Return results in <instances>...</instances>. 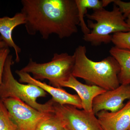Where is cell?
<instances>
[{
	"label": "cell",
	"instance_id": "obj_15",
	"mask_svg": "<svg viewBox=\"0 0 130 130\" xmlns=\"http://www.w3.org/2000/svg\"><path fill=\"white\" fill-rule=\"evenodd\" d=\"M66 128L65 123L55 113L39 124L36 130H62Z\"/></svg>",
	"mask_w": 130,
	"mask_h": 130
},
{
	"label": "cell",
	"instance_id": "obj_4",
	"mask_svg": "<svg viewBox=\"0 0 130 130\" xmlns=\"http://www.w3.org/2000/svg\"><path fill=\"white\" fill-rule=\"evenodd\" d=\"M86 16L89 19L96 22L88 20V27L92 30L89 34L84 35L83 39L93 46L111 42L112 36L110 35L112 33L130 31L125 19L115 5L112 11L103 8L94 10L93 13H87Z\"/></svg>",
	"mask_w": 130,
	"mask_h": 130
},
{
	"label": "cell",
	"instance_id": "obj_14",
	"mask_svg": "<svg viewBox=\"0 0 130 130\" xmlns=\"http://www.w3.org/2000/svg\"><path fill=\"white\" fill-rule=\"evenodd\" d=\"M78 10L79 20V25L84 35H87L90 32L84 19V15L87 14V9H93V10L104 8L102 1L99 0H75Z\"/></svg>",
	"mask_w": 130,
	"mask_h": 130
},
{
	"label": "cell",
	"instance_id": "obj_21",
	"mask_svg": "<svg viewBox=\"0 0 130 130\" xmlns=\"http://www.w3.org/2000/svg\"><path fill=\"white\" fill-rule=\"evenodd\" d=\"M126 19H127L126 20V22L128 24V25H129L130 28V14L128 15Z\"/></svg>",
	"mask_w": 130,
	"mask_h": 130
},
{
	"label": "cell",
	"instance_id": "obj_13",
	"mask_svg": "<svg viewBox=\"0 0 130 130\" xmlns=\"http://www.w3.org/2000/svg\"><path fill=\"white\" fill-rule=\"evenodd\" d=\"M111 56L117 61L120 67L118 77L120 84H130V51L112 47L109 50Z\"/></svg>",
	"mask_w": 130,
	"mask_h": 130
},
{
	"label": "cell",
	"instance_id": "obj_3",
	"mask_svg": "<svg viewBox=\"0 0 130 130\" xmlns=\"http://www.w3.org/2000/svg\"><path fill=\"white\" fill-rule=\"evenodd\" d=\"M12 58V56L9 55L6 60L2 82L0 85V100L18 98L40 112H54L52 99L44 104L37 101L39 98L46 96L47 93L46 91L34 85L23 84L15 79L11 70L13 63Z\"/></svg>",
	"mask_w": 130,
	"mask_h": 130
},
{
	"label": "cell",
	"instance_id": "obj_12",
	"mask_svg": "<svg viewBox=\"0 0 130 130\" xmlns=\"http://www.w3.org/2000/svg\"><path fill=\"white\" fill-rule=\"evenodd\" d=\"M25 23V17L21 12L17 13L11 18L7 16L0 18L1 36L8 47L14 49L16 55L15 61L17 63L20 61L19 54L21 53V49L13 39V31L17 26Z\"/></svg>",
	"mask_w": 130,
	"mask_h": 130
},
{
	"label": "cell",
	"instance_id": "obj_6",
	"mask_svg": "<svg viewBox=\"0 0 130 130\" xmlns=\"http://www.w3.org/2000/svg\"><path fill=\"white\" fill-rule=\"evenodd\" d=\"M1 100L16 130H36L39 124L53 113L40 112L19 98H7Z\"/></svg>",
	"mask_w": 130,
	"mask_h": 130
},
{
	"label": "cell",
	"instance_id": "obj_9",
	"mask_svg": "<svg viewBox=\"0 0 130 130\" xmlns=\"http://www.w3.org/2000/svg\"><path fill=\"white\" fill-rule=\"evenodd\" d=\"M16 74L19 77V82L21 83L30 84L38 86L47 93L51 95L52 99L54 102L61 105H70L79 109H82L81 100L76 94H72L61 88L47 84L44 82L34 79L30 74L16 70Z\"/></svg>",
	"mask_w": 130,
	"mask_h": 130
},
{
	"label": "cell",
	"instance_id": "obj_10",
	"mask_svg": "<svg viewBox=\"0 0 130 130\" xmlns=\"http://www.w3.org/2000/svg\"><path fill=\"white\" fill-rule=\"evenodd\" d=\"M95 115L103 130H130V100L117 111L102 110Z\"/></svg>",
	"mask_w": 130,
	"mask_h": 130
},
{
	"label": "cell",
	"instance_id": "obj_17",
	"mask_svg": "<svg viewBox=\"0 0 130 130\" xmlns=\"http://www.w3.org/2000/svg\"><path fill=\"white\" fill-rule=\"evenodd\" d=\"M0 130H16L6 108L0 100Z\"/></svg>",
	"mask_w": 130,
	"mask_h": 130
},
{
	"label": "cell",
	"instance_id": "obj_18",
	"mask_svg": "<svg viewBox=\"0 0 130 130\" xmlns=\"http://www.w3.org/2000/svg\"><path fill=\"white\" fill-rule=\"evenodd\" d=\"M9 53L10 50L8 47L0 48V85L2 82L5 63Z\"/></svg>",
	"mask_w": 130,
	"mask_h": 130
},
{
	"label": "cell",
	"instance_id": "obj_19",
	"mask_svg": "<svg viewBox=\"0 0 130 130\" xmlns=\"http://www.w3.org/2000/svg\"><path fill=\"white\" fill-rule=\"evenodd\" d=\"M116 6L119 9L120 11L126 19L130 14V2H126L120 0H112Z\"/></svg>",
	"mask_w": 130,
	"mask_h": 130
},
{
	"label": "cell",
	"instance_id": "obj_20",
	"mask_svg": "<svg viewBox=\"0 0 130 130\" xmlns=\"http://www.w3.org/2000/svg\"><path fill=\"white\" fill-rule=\"evenodd\" d=\"M8 47L6 43L3 40L2 38L0 36V48H3Z\"/></svg>",
	"mask_w": 130,
	"mask_h": 130
},
{
	"label": "cell",
	"instance_id": "obj_5",
	"mask_svg": "<svg viewBox=\"0 0 130 130\" xmlns=\"http://www.w3.org/2000/svg\"><path fill=\"white\" fill-rule=\"evenodd\" d=\"M74 62L73 54L54 53L51 60L46 63H38L30 59L27 64L20 70L32 74L36 80L47 79L52 86L61 88L60 84L67 81L72 75Z\"/></svg>",
	"mask_w": 130,
	"mask_h": 130
},
{
	"label": "cell",
	"instance_id": "obj_7",
	"mask_svg": "<svg viewBox=\"0 0 130 130\" xmlns=\"http://www.w3.org/2000/svg\"><path fill=\"white\" fill-rule=\"evenodd\" d=\"M53 107L54 113L69 130H103L93 112L81 110L72 105H60L54 101Z\"/></svg>",
	"mask_w": 130,
	"mask_h": 130
},
{
	"label": "cell",
	"instance_id": "obj_16",
	"mask_svg": "<svg viewBox=\"0 0 130 130\" xmlns=\"http://www.w3.org/2000/svg\"><path fill=\"white\" fill-rule=\"evenodd\" d=\"M111 42L115 46L130 51V31L114 33L112 36Z\"/></svg>",
	"mask_w": 130,
	"mask_h": 130
},
{
	"label": "cell",
	"instance_id": "obj_2",
	"mask_svg": "<svg viewBox=\"0 0 130 130\" xmlns=\"http://www.w3.org/2000/svg\"><path fill=\"white\" fill-rule=\"evenodd\" d=\"M86 54L85 46L79 45L75 49L73 76L106 91L119 86L118 76L120 67L113 57L108 56L102 60L95 61L89 59Z\"/></svg>",
	"mask_w": 130,
	"mask_h": 130
},
{
	"label": "cell",
	"instance_id": "obj_8",
	"mask_svg": "<svg viewBox=\"0 0 130 130\" xmlns=\"http://www.w3.org/2000/svg\"><path fill=\"white\" fill-rule=\"evenodd\" d=\"M127 100H130V84H120L96 96L93 101V112L96 115L102 110L117 111L124 106V102Z\"/></svg>",
	"mask_w": 130,
	"mask_h": 130
},
{
	"label": "cell",
	"instance_id": "obj_11",
	"mask_svg": "<svg viewBox=\"0 0 130 130\" xmlns=\"http://www.w3.org/2000/svg\"><path fill=\"white\" fill-rule=\"evenodd\" d=\"M60 87L70 88L75 90L81 100L82 108L89 112H93L92 105L94 99L106 91L95 85L82 83L72 75L67 81L61 83Z\"/></svg>",
	"mask_w": 130,
	"mask_h": 130
},
{
	"label": "cell",
	"instance_id": "obj_22",
	"mask_svg": "<svg viewBox=\"0 0 130 130\" xmlns=\"http://www.w3.org/2000/svg\"><path fill=\"white\" fill-rule=\"evenodd\" d=\"M69 130V129H67V128H64V129H63V130Z\"/></svg>",
	"mask_w": 130,
	"mask_h": 130
},
{
	"label": "cell",
	"instance_id": "obj_1",
	"mask_svg": "<svg viewBox=\"0 0 130 130\" xmlns=\"http://www.w3.org/2000/svg\"><path fill=\"white\" fill-rule=\"evenodd\" d=\"M21 12L29 35L46 40L53 34L60 39L78 32L79 20L75 0H22Z\"/></svg>",
	"mask_w": 130,
	"mask_h": 130
}]
</instances>
